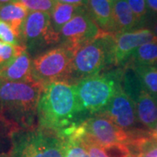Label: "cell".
Segmentation results:
<instances>
[{"mask_svg":"<svg viewBox=\"0 0 157 157\" xmlns=\"http://www.w3.org/2000/svg\"><path fill=\"white\" fill-rule=\"evenodd\" d=\"M128 157H136V156H134V155H130V156H128Z\"/></svg>","mask_w":157,"mask_h":157,"instance_id":"34","label":"cell"},{"mask_svg":"<svg viewBox=\"0 0 157 157\" xmlns=\"http://www.w3.org/2000/svg\"><path fill=\"white\" fill-rule=\"evenodd\" d=\"M10 138L9 157H65L66 139L48 129L16 130Z\"/></svg>","mask_w":157,"mask_h":157,"instance_id":"3","label":"cell"},{"mask_svg":"<svg viewBox=\"0 0 157 157\" xmlns=\"http://www.w3.org/2000/svg\"><path fill=\"white\" fill-rule=\"evenodd\" d=\"M134 100L138 121L151 132L157 123V98L140 85Z\"/></svg>","mask_w":157,"mask_h":157,"instance_id":"13","label":"cell"},{"mask_svg":"<svg viewBox=\"0 0 157 157\" xmlns=\"http://www.w3.org/2000/svg\"><path fill=\"white\" fill-rule=\"evenodd\" d=\"M43 86L33 80H0V117L11 132L36 128Z\"/></svg>","mask_w":157,"mask_h":157,"instance_id":"2","label":"cell"},{"mask_svg":"<svg viewBox=\"0 0 157 157\" xmlns=\"http://www.w3.org/2000/svg\"><path fill=\"white\" fill-rule=\"evenodd\" d=\"M86 7L101 30L107 33H117L112 2L109 0H88Z\"/></svg>","mask_w":157,"mask_h":157,"instance_id":"14","label":"cell"},{"mask_svg":"<svg viewBox=\"0 0 157 157\" xmlns=\"http://www.w3.org/2000/svg\"><path fill=\"white\" fill-rule=\"evenodd\" d=\"M142 132L141 130L126 131L110 119L103 115H98L85 120L82 123L68 130L65 135V138L73 134L86 137L103 147L113 144L128 146Z\"/></svg>","mask_w":157,"mask_h":157,"instance_id":"7","label":"cell"},{"mask_svg":"<svg viewBox=\"0 0 157 157\" xmlns=\"http://www.w3.org/2000/svg\"><path fill=\"white\" fill-rule=\"evenodd\" d=\"M150 133H151L152 137H153L154 139H155V140H157V123H156V125H155V128L153 129Z\"/></svg>","mask_w":157,"mask_h":157,"instance_id":"29","label":"cell"},{"mask_svg":"<svg viewBox=\"0 0 157 157\" xmlns=\"http://www.w3.org/2000/svg\"><path fill=\"white\" fill-rule=\"evenodd\" d=\"M0 157H9L8 154H0Z\"/></svg>","mask_w":157,"mask_h":157,"instance_id":"32","label":"cell"},{"mask_svg":"<svg viewBox=\"0 0 157 157\" xmlns=\"http://www.w3.org/2000/svg\"><path fill=\"white\" fill-rule=\"evenodd\" d=\"M24 45H13L0 40V67H4L18 53Z\"/></svg>","mask_w":157,"mask_h":157,"instance_id":"23","label":"cell"},{"mask_svg":"<svg viewBox=\"0 0 157 157\" xmlns=\"http://www.w3.org/2000/svg\"><path fill=\"white\" fill-rule=\"evenodd\" d=\"M103 33L105 32L97 25L86 7L61 29L59 37L62 45L75 50L79 45L97 39Z\"/></svg>","mask_w":157,"mask_h":157,"instance_id":"9","label":"cell"},{"mask_svg":"<svg viewBox=\"0 0 157 157\" xmlns=\"http://www.w3.org/2000/svg\"><path fill=\"white\" fill-rule=\"evenodd\" d=\"M132 11L134 12L139 22H142L147 13V5L146 0H127Z\"/></svg>","mask_w":157,"mask_h":157,"instance_id":"25","label":"cell"},{"mask_svg":"<svg viewBox=\"0 0 157 157\" xmlns=\"http://www.w3.org/2000/svg\"><path fill=\"white\" fill-rule=\"evenodd\" d=\"M113 17L117 33L133 31L140 23L132 11L127 0H118L113 4Z\"/></svg>","mask_w":157,"mask_h":157,"instance_id":"16","label":"cell"},{"mask_svg":"<svg viewBox=\"0 0 157 157\" xmlns=\"http://www.w3.org/2000/svg\"><path fill=\"white\" fill-rule=\"evenodd\" d=\"M0 40L13 45H22L19 36L9 24L0 20Z\"/></svg>","mask_w":157,"mask_h":157,"instance_id":"22","label":"cell"},{"mask_svg":"<svg viewBox=\"0 0 157 157\" xmlns=\"http://www.w3.org/2000/svg\"><path fill=\"white\" fill-rule=\"evenodd\" d=\"M153 32H154V33L155 34V35L157 36V17H156V19H155V24H154Z\"/></svg>","mask_w":157,"mask_h":157,"instance_id":"31","label":"cell"},{"mask_svg":"<svg viewBox=\"0 0 157 157\" xmlns=\"http://www.w3.org/2000/svg\"><path fill=\"white\" fill-rule=\"evenodd\" d=\"M11 130L0 117V154H8L11 148Z\"/></svg>","mask_w":157,"mask_h":157,"instance_id":"24","label":"cell"},{"mask_svg":"<svg viewBox=\"0 0 157 157\" xmlns=\"http://www.w3.org/2000/svg\"><path fill=\"white\" fill-rule=\"evenodd\" d=\"M28 14V9L18 1L0 5V20L9 24L19 36V39L23 25Z\"/></svg>","mask_w":157,"mask_h":157,"instance_id":"15","label":"cell"},{"mask_svg":"<svg viewBox=\"0 0 157 157\" xmlns=\"http://www.w3.org/2000/svg\"><path fill=\"white\" fill-rule=\"evenodd\" d=\"M33 59L25 46L16 56L4 67H0V80L20 82L33 80Z\"/></svg>","mask_w":157,"mask_h":157,"instance_id":"12","label":"cell"},{"mask_svg":"<svg viewBox=\"0 0 157 157\" xmlns=\"http://www.w3.org/2000/svg\"><path fill=\"white\" fill-rule=\"evenodd\" d=\"M157 41V36L154 32L147 28L133 30L123 33L113 35L112 62L119 66L125 63L140 45Z\"/></svg>","mask_w":157,"mask_h":157,"instance_id":"11","label":"cell"},{"mask_svg":"<svg viewBox=\"0 0 157 157\" xmlns=\"http://www.w3.org/2000/svg\"><path fill=\"white\" fill-rule=\"evenodd\" d=\"M113 35L105 33L74 50L70 83L74 80L77 84L81 79L98 75L107 65L113 64Z\"/></svg>","mask_w":157,"mask_h":157,"instance_id":"4","label":"cell"},{"mask_svg":"<svg viewBox=\"0 0 157 157\" xmlns=\"http://www.w3.org/2000/svg\"><path fill=\"white\" fill-rule=\"evenodd\" d=\"M60 41L59 34L53 29L51 14L31 11L25 18L20 34V42L31 53L40 52Z\"/></svg>","mask_w":157,"mask_h":157,"instance_id":"8","label":"cell"},{"mask_svg":"<svg viewBox=\"0 0 157 157\" xmlns=\"http://www.w3.org/2000/svg\"><path fill=\"white\" fill-rule=\"evenodd\" d=\"M118 72L98 74L79 80L76 85L81 115L101 113L121 87Z\"/></svg>","mask_w":157,"mask_h":157,"instance_id":"5","label":"cell"},{"mask_svg":"<svg viewBox=\"0 0 157 157\" xmlns=\"http://www.w3.org/2000/svg\"><path fill=\"white\" fill-rule=\"evenodd\" d=\"M138 157H157V140L149 138L141 147Z\"/></svg>","mask_w":157,"mask_h":157,"instance_id":"26","label":"cell"},{"mask_svg":"<svg viewBox=\"0 0 157 157\" xmlns=\"http://www.w3.org/2000/svg\"><path fill=\"white\" fill-rule=\"evenodd\" d=\"M134 71L141 87L157 98V67H137Z\"/></svg>","mask_w":157,"mask_h":157,"instance_id":"19","label":"cell"},{"mask_svg":"<svg viewBox=\"0 0 157 157\" xmlns=\"http://www.w3.org/2000/svg\"><path fill=\"white\" fill-rule=\"evenodd\" d=\"M76 85L56 81L45 85L38 106V125L64 138L69 129L79 125L81 119Z\"/></svg>","mask_w":157,"mask_h":157,"instance_id":"1","label":"cell"},{"mask_svg":"<svg viewBox=\"0 0 157 157\" xmlns=\"http://www.w3.org/2000/svg\"><path fill=\"white\" fill-rule=\"evenodd\" d=\"M22 3L29 11H41L52 13V11L56 5L54 0H17Z\"/></svg>","mask_w":157,"mask_h":157,"instance_id":"21","label":"cell"},{"mask_svg":"<svg viewBox=\"0 0 157 157\" xmlns=\"http://www.w3.org/2000/svg\"><path fill=\"white\" fill-rule=\"evenodd\" d=\"M74 50L67 45L44 52L33 59L32 77L42 86L56 81L70 83Z\"/></svg>","mask_w":157,"mask_h":157,"instance_id":"6","label":"cell"},{"mask_svg":"<svg viewBox=\"0 0 157 157\" xmlns=\"http://www.w3.org/2000/svg\"><path fill=\"white\" fill-rule=\"evenodd\" d=\"M86 9V6H74L56 2L51 13V19L53 29L59 34L61 29L77 14Z\"/></svg>","mask_w":157,"mask_h":157,"instance_id":"17","label":"cell"},{"mask_svg":"<svg viewBox=\"0 0 157 157\" xmlns=\"http://www.w3.org/2000/svg\"><path fill=\"white\" fill-rule=\"evenodd\" d=\"M17 0H0V5H5V4H8V3H11V2H16Z\"/></svg>","mask_w":157,"mask_h":157,"instance_id":"30","label":"cell"},{"mask_svg":"<svg viewBox=\"0 0 157 157\" xmlns=\"http://www.w3.org/2000/svg\"><path fill=\"white\" fill-rule=\"evenodd\" d=\"M58 3L62 4H68V5H74V6H86L88 0H54Z\"/></svg>","mask_w":157,"mask_h":157,"instance_id":"27","label":"cell"},{"mask_svg":"<svg viewBox=\"0 0 157 157\" xmlns=\"http://www.w3.org/2000/svg\"><path fill=\"white\" fill-rule=\"evenodd\" d=\"M66 139L65 157H90L81 141L73 135H69Z\"/></svg>","mask_w":157,"mask_h":157,"instance_id":"20","label":"cell"},{"mask_svg":"<svg viewBox=\"0 0 157 157\" xmlns=\"http://www.w3.org/2000/svg\"><path fill=\"white\" fill-rule=\"evenodd\" d=\"M128 64L133 68L137 67H155L157 64V41L140 45L129 57Z\"/></svg>","mask_w":157,"mask_h":157,"instance_id":"18","label":"cell"},{"mask_svg":"<svg viewBox=\"0 0 157 157\" xmlns=\"http://www.w3.org/2000/svg\"><path fill=\"white\" fill-rule=\"evenodd\" d=\"M110 119L112 121L126 131H134L133 129L138 118L136 113L135 100L123 86L118 91L107 107L99 113Z\"/></svg>","mask_w":157,"mask_h":157,"instance_id":"10","label":"cell"},{"mask_svg":"<svg viewBox=\"0 0 157 157\" xmlns=\"http://www.w3.org/2000/svg\"><path fill=\"white\" fill-rule=\"evenodd\" d=\"M109 1H110V2H112L113 4L114 2H116V1H118V0H109Z\"/></svg>","mask_w":157,"mask_h":157,"instance_id":"33","label":"cell"},{"mask_svg":"<svg viewBox=\"0 0 157 157\" xmlns=\"http://www.w3.org/2000/svg\"><path fill=\"white\" fill-rule=\"evenodd\" d=\"M147 8L154 12H157V0H146Z\"/></svg>","mask_w":157,"mask_h":157,"instance_id":"28","label":"cell"}]
</instances>
